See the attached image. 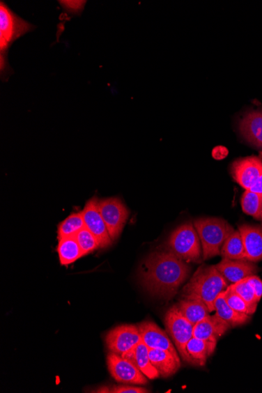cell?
<instances>
[{
    "instance_id": "obj_1",
    "label": "cell",
    "mask_w": 262,
    "mask_h": 393,
    "mask_svg": "<svg viewBox=\"0 0 262 393\" xmlns=\"http://www.w3.org/2000/svg\"><path fill=\"white\" fill-rule=\"evenodd\" d=\"M191 268L171 252H154L143 262L140 279L154 296L170 299L188 279Z\"/></svg>"
},
{
    "instance_id": "obj_2",
    "label": "cell",
    "mask_w": 262,
    "mask_h": 393,
    "mask_svg": "<svg viewBox=\"0 0 262 393\" xmlns=\"http://www.w3.org/2000/svg\"><path fill=\"white\" fill-rule=\"evenodd\" d=\"M229 284L215 265H203L184 286L183 297L201 301L208 305L210 311H213L216 299L226 290Z\"/></svg>"
},
{
    "instance_id": "obj_3",
    "label": "cell",
    "mask_w": 262,
    "mask_h": 393,
    "mask_svg": "<svg viewBox=\"0 0 262 393\" xmlns=\"http://www.w3.org/2000/svg\"><path fill=\"white\" fill-rule=\"evenodd\" d=\"M33 24L22 20L12 10L4 1L0 2V68L1 77L8 78L10 75L8 54L12 45L21 37L36 29Z\"/></svg>"
},
{
    "instance_id": "obj_4",
    "label": "cell",
    "mask_w": 262,
    "mask_h": 393,
    "mask_svg": "<svg viewBox=\"0 0 262 393\" xmlns=\"http://www.w3.org/2000/svg\"><path fill=\"white\" fill-rule=\"evenodd\" d=\"M193 224L201 242L203 260L221 254L224 242L235 231L228 222L222 218H199Z\"/></svg>"
},
{
    "instance_id": "obj_5",
    "label": "cell",
    "mask_w": 262,
    "mask_h": 393,
    "mask_svg": "<svg viewBox=\"0 0 262 393\" xmlns=\"http://www.w3.org/2000/svg\"><path fill=\"white\" fill-rule=\"evenodd\" d=\"M168 249L187 263H199L203 259V249L194 224L186 223L171 233Z\"/></svg>"
},
{
    "instance_id": "obj_6",
    "label": "cell",
    "mask_w": 262,
    "mask_h": 393,
    "mask_svg": "<svg viewBox=\"0 0 262 393\" xmlns=\"http://www.w3.org/2000/svg\"><path fill=\"white\" fill-rule=\"evenodd\" d=\"M164 322L168 334L174 341L180 357L186 362L185 346L193 337L194 326L180 314L177 305L167 311Z\"/></svg>"
},
{
    "instance_id": "obj_7",
    "label": "cell",
    "mask_w": 262,
    "mask_h": 393,
    "mask_svg": "<svg viewBox=\"0 0 262 393\" xmlns=\"http://www.w3.org/2000/svg\"><path fill=\"white\" fill-rule=\"evenodd\" d=\"M98 210L103 217L112 241L121 235L130 212L118 198L100 199Z\"/></svg>"
},
{
    "instance_id": "obj_8",
    "label": "cell",
    "mask_w": 262,
    "mask_h": 393,
    "mask_svg": "<svg viewBox=\"0 0 262 393\" xmlns=\"http://www.w3.org/2000/svg\"><path fill=\"white\" fill-rule=\"evenodd\" d=\"M107 366L111 376L118 383L141 385L148 383V378L145 374L132 362L120 355L110 352L107 357Z\"/></svg>"
},
{
    "instance_id": "obj_9",
    "label": "cell",
    "mask_w": 262,
    "mask_h": 393,
    "mask_svg": "<svg viewBox=\"0 0 262 393\" xmlns=\"http://www.w3.org/2000/svg\"><path fill=\"white\" fill-rule=\"evenodd\" d=\"M142 341L138 326L125 324L110 330L105 344L111 353L123 355Z\"/></svg>"
},
{
    "instance_id": "obj_10",
    "label": "cell",
    "mask_w": 262,
    "mask_h": 393,
    "mask_svg": "<svg viewBox=\"0 0 262 393\" xmlns=\"http://www.w3.org/2000/svg\"><path fill=\"white\" fill-rule=\"evenodd\" d=\"M99 199L93 197L86 203L82 213L85 226L96 237L101 248H107L112 241L107 226L98 210Z\"/></svg>"
},
{
    "instance_id": "obj_11",
    "label": "cell",
    "mask_w": 262,
    "mask_h": 393,
    "mask_svg": "<svg viewBox=\"0 0 262 393\" xmlns=\"http://www.w3.org/2000/svg\"><path fill=\"white\" fill-rule=\"evenodd\" d=\"M231 174L236 183L249 190L262 174V162L256 157L237 160L232 164Z\"/></svg>"
},
{
    "instance_id": "obj_12",
    "label": "cell",
    "mask_w": 262,
    "mask_h": 393,
    "mask_svg": "<svg viewBox=\"0 0 262 393\" xmlns=\"http://www.w3.org/2000/svg\"><path fill=\"white\" fill-rule=\"evenodd\" d=\"M215 267L231 284L253 276L258 272L257 266L252 261L246 259L231 260L223 259Z\"/></svg>"
},
{
    "instance_id": "obj_13",
    "label": "cell",
    "mask_w": 262,
    "mask_h": 393,
    "mask_svg": "<svg viewBox=\"0 0 262 393\" xmlns=\"http://www.w3.org/2000/svg\"><path fill=\"white\" fill-rule=\"evenodd\" d=\"M142 341L149 349H162L177 353L169 337L164 330L152 321H144L138 325Z\"/></svg>"
},
{
    "instance_id": "obj_14",
    "label": "cell",
    "mask_w": 262,
    "mask_h": 393,
    "mask_svg": "<svg viewBox=\"0 0 262 393\" xmlns=\"http://www.w3.org/2000/svg\"><path fill=\"white\" fill-rule=\"evenodd\" d=\"M231 327L229 323L216 314L207 316L193 327V337L206 341H217L227 332Z\"/></svg>"
},
{
    "instance_id": "obj_15",
    "label": "cell",
    "mask_w": 262,
    "mask_h": 393,
    "mask_svg": "<svg viewBox=\"0 0 262 393\" xmlns=\"http://www.w3.org/2000/svg\"><path fill=\"white\" fill-rule=\"evenodd\" d=\"M239 231L245 247L246 259L252 262L262 261V227L242 224Z\"/></svg>"
},
{
    "instance_id": "obj_16",
    "label": "cell",
    "mask_w": 262,
    "mask_h": 393,
    "mask_svg": "<svg viewBox=\"0 0 262 393\" xmlns=\"http://www.w3.org/2000/svg\"><path fill=\"white\" fill-rule=\"evenodd\" d=\"M240 131L252 146L262 148V110H252L240 123Z\"/></svg>"
},
{
    "instance_id": "obj_17",
    "label": "cell",
    "mask_w": 262,
    "mask_h": 393,
    "mask_svg": "<svg viewBox=\"0 0 262 393\" xmlns=\"http://www.w3.org/2000/svg\"><path fill=\"white\" fill-rule=\"evenodd\" d=\"M149 359L162 378H167L176 373L180 367L178 353H174L162 349H149Z\"/></svg>"
},
{
    "instance_id": "obj_18",
    "label": "cell",
    "mask_w": 262,
    "mask_h": 393,
    "mask_svg": "<svg viewBox=\"0 0 262 393\" xmlns=\"http://www.w3.org/2000/svg\"><path fill=\"white\" fill-rule=\"evenodd\" d=\"M217 341H206L192 337L187 343L185 350L187 363L193 366L203 367L208 358L214 353Z\"/></svg>"
},
{
    "instance_id": "obj_19",
    "label": "cell",
    "mask_w": 262,
    "mask_h": 393,
    "mask_svg": "<svg viewBox=\"0 0 262 393\" xmlns=\"http://www.w3.org/2000/svg\"><path fill=\"white\" fill-rule=\"evenodd\" d=\"M149 348L142 341L130 351L122 355L123 358L132 362L148 379H157L160 376L149 359Z\"/></svg>"
},
{
    "instance_id": "obj_20",
    "label": "cell",
    "mask_w": 262,
    "mask_h": 393,
    "mask_svg": "<svg viewBox=\"0 0 262 393\" xmlns=\"http://www.w3.org/2000/svg\"><path fill=\"white\" fill-rule=\"evenodd\" d=\"M215 311L216 315L229 323L231 328L242 325L249 319V315L239 313L229 307L224 298V291L216 299Z\"/></svg>"
},
{
    "instance_id": "obj_21",
    "label": "cell",
    "mask_w": 262,
    "mask_h": 393,
    "mask_svg": "<svg viewBox=\"0 0 262 393\" xmlns=\"http://www.w3.org/2000/svg\"><path fill=\"white\" fill-rule=\"evenodd\" d=\"M180 314L188 320L193 326L203 319L210 313L208 305L196 299L183 298L177 305Z\"/></svg>"
},
{
    "instance_id": "obj_22",
    "label": "cell",
    "mask_w": 262,
    "mask_h": 393,
    "mask_svg": "<svg viewBox=\"0 0 262 393\" xmlns=\"http://www.w3.org/2000/svg\"><path fill=\"white\" fill-rule=\"evenodd\" d=\"M57 251L62 265L72 264L84 256L75 236L59 239Z\"/></svg>"
},
{
    "instance_id": "obj_23",
    "label": "cell",
    "mask_w": 262,
    "mask_h": 393,
    "mask_svg": "<svg viewBox=\"0 0 262 393\" xmlns=\"http://www.w3.org/2000/svg\"><path fill=\"white\" fill-rule=\"evenodd\" d=\"M222 259L231 260L246 259V251L239 230L234 231L224 242L221 249ZM247 260V259H246Z\"/></svg>"
},
{
    "instance_id": "obj_24",
    "label": "cell",
    "mask_w": 262,
    "mask_h": 393,
    "mask_svg": "<svg viewBox=\"0 0 262 393\" xmlns=\"http://www.w3.org/2000/svg\"><path fill=\"white\" fill-rule=\"evenodd\" d=\"M84 217L81 212L68 216L59 226V239L65 237L76 236L81 230L85 228Z\"/></svg>"
},
{
    "instance_id": "obj_25",
    "label": "cell",
    "mask_w": 262,
    "mask_h": 393,
    "mask_svg": "<svg viewBox=\"0 0 262 393\" xmlns=\"http://www.w3.org/2000/svg\"><path fill=\"white\" fill-rule=\"evenodd\" d=\"M241 206L245 214L253 217L255 219L261 220L262 195L246 190L241 199Z\"/></svg>"
},
{
    "instance_id": "obj_26",
    "label": "cell",
    "mask_w": 262,
    "mask_h": 393,
    "mask_svg": "<svg viewBox=\"0 0 262 393\" xmlns=\"http://www.w3.org/2000/svg\"><path fill=\"white\" fill-rule=\"evenodd\" d=\"M224 295L229 307L236 311H239V313L251 316L257 310V307H252V305L247 304L238 294H236V293L230 288V286L224 291Z\"/></svg>"
},
{
    "instance_id": "obj_27",
    "label": "cell",
    "mask_w": 262,
    "mask_h": 393,
    "mask_svg": "<svg viewBox=\"0 0 262 393\" xmlns=\"http://www.w3.org/2000/svg\"><path fill=\"white\" fill-rule=\"evenodd\" d=\"M236 294H238L247 304L252 307H257L259 302L256 298L253 288L248 282L247 278L233 284L229 285Z\"/></svg>"
},
{
    "instance_id": "obj_28",
    "label": "cell",
    "mask_w": 262,
    "mask_h": 393,
    "mask_svg": "<svg viewBox=\"0 0 262 393\" xmlns=\"http://www.w3.org/2000/svg\"><path fill=\"white\" fill-rule=\"evenodd\" d=\"M75 237H76L84 255L88 254L100 247L96 237L86 227L81 230Z\"/></svg>"
},
{
    "instance_id": "obj_29",
    "label": "cell",
    "mask_w": 262,
    "mask_h": 393,
    "mask_svg": "<svg viewBox=\"0 0 262 393\" xmlns=\"http://www.w3.org/2000/svg\"><path fill=\"white\" fill-rule=\"evenodd\" d=\"M111 393H148L151 392L143 387L133 385H116L109 389Z\"/></svg>"
},
{
    "instance_id": "obj_30",
    "label": "cell",
    "mask_w": 262,
    "mask_h": 393,
    "mask_svg": "<svg viewBox=\"0 0 262 393\" xmlns=\"http://www.w3.org/2000/svg\"><path fill=\"white\" fill-rule=\"evenodd\" d=\"M248 282L251 284L253 290L254 291V294L256 298H257V301L259 302L261 298H262V282L261 279L255 275L247 277Z\"/></svg>"
},
{
    "instance_id": "obj_31",
    "label": "cell",
    "mask_w": 262,
    "mask_h": 393,
    "mask_svg": "<svg viewBox=\"0 0 262 393\" xmlns=\"http://www.w3.org/2000/svg\"><path fill=\"white\" fill-rule=\"evenodd\" d=\"M227 155H228V151L226 148L219 146L214 149L213 157L217 160H222L224 157H226Z\"/></svg>"
},
{
    "instance_id": "obj_32",
    "label": "cell",
    "mask_w": 262,
    "mask_h": 393,
    "mask_svg": "<svg viewBox=\"0 0 262 393\" xmlns=\"http://www.w3.org/2000/svg\"><path fill=\"white\" fill-rule=\"evenodd\" d=\"M249 190L262 195V174Z\"/></svg>"
},
{
    "instance_id": "obj_33",
    "label": "cell",
    "mask_w": 262,
    "mask_h": 393,
    "mask_svg": "<svg viewBox=\"0 0 262 393\" xmlns=\"http://www.w3.org/2000/svg\"><path fill=\"white\" fill-rule=\"evenodd\" d=\"M259 158H260V160H261V162H262V151H261V153H260Z\"/></svg>"
},
{
    "instance_id": "obj_34",
    "label": "cell",
    "mask_w": 262,
    "mask_h": 393,
    "mask_svg": "<svg viewBox=\"0 0 262 393\" xmlns=\"http://www.w3.org/2000/svg\"><path fill=\"white\" fill-rule=\"evenodd\" d=\"M261 220L262 221V210H261Z\"/></svg>"
}]
</instances>
